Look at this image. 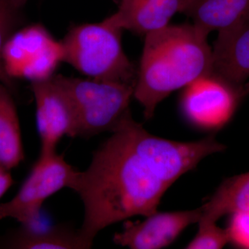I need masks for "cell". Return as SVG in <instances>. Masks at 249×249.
I'll return each instance as SVG.
<instances>
[{
    "label": "cell",
    "instance_id": "obj_1",
    "mask_svg": "<svg viewBox=\"0 0 249 249\" xmlns=\"http://www.w3.org/2000/svg\"><path fill=\"white\" fill-rule=\"evenodd\" d=\"M225 145L209 136L180 142L157 137L130 112L79 172L73 191L84 206L80 234L93 246L103 229L134 216L156 211L160 199L180 177Z\"/></svg>",
    "mask_w": 249,
    "mask_h": 249
},
{
    "label": "cell",
    "instance_id": "obj_2",
    "mask_svg": "<svg viewBox=\"0 0 249 249\" xmlns=\"http://www.w3.org/2000/svg\"><path fill=\"white\" fill-rule=\"evenodd\" d=\"M193 24L168 25L145 36L134 97L150 119L162 101L211 74L212 49Z\"/></svg>",
    "mask_w": 249,
    "mask_h": 249
},
{
    "label": "cell",
    "instance_id": "obj_3",
    "mask_svg": "<svg viewBox=\"0 0 249 249\" xmlns=\"http://www.w3.org/2000/svg\"><path fill=\"white\" fill-rule=\"evenodd\" d=\"M122 31L107 19L74 26L59 45L61 60L89 78L135 85L137 70L123 49Z\"/></svg>",
    "mask_w": 249,
    "mask_h": 249
},
{
    "label": "cell",
    "instance_id": "obj_4",
    "mask_svg": "<svg viewBox=\"0 0 249 249\" xmlns=\"http://www.w3.org/2000/svg\"><path fill=\"white\" fill-rule=\"evenodd\" d=\"M71 101L77 120V137L88 139L113 132L130 112L134 85L121 82L55 75Z\"/></svg>",
    "mask_w": 249,
    "mask_h": 249
},
{
    "label": "cell",
    "instance_id": "obj_5",
    "mask_svg": "<svg viewBox=\"0 0 249 249\" xmlns=\"http://www.w3.org/2000/svg\"><path fill=\"white\" fill-rule=\"evenodd\" d=\"M79 172L57 152L39 156L17 194L0 204V219L12 218L22 225H36L45 201L63 188L73 190Z\"/></svg>",
    "mask_w": 249,
    "mask_h": 249
},
{
    "label": "cell",
    "instance_id": "obj_6",
    "mask_svg": "<svg viewBox=\"0 0 249 249\" xmlns=\"http://www.w3.org/2000/svg\"><path fill=\"white\" fill-rule=\"evenodd\" d=\"M249 93V81L236 85L209 74L185 88L181 108L194 125L216 130L229 122Z\"/></svg>",
    "mask_w": 249,
    "mask_h": 249
},
{
    "label": "cell",
    "instance_id": "obj_7",
    "mask_svg": "<svg viewBox=\"0 0 249 249\" xmlns=\"http://www.w3.org/2000/svg\"><path fill=\"white\" fill-rule=\"evenodd\" d=\"M31 89L36 101L40 155L55 153L64 137H77L78 127L73 106L55 76L31 80Z\"/></svg>",
    "mask_w": 249,
    "mask_h": 249
},
{
    "label": "cell",
    "instance_id": "obj_8",
    "mask_svg": "<svg viewBox=\"0 0 249 249\" xmlns=\"http://www.w3.org/2000/svg\"><path fill=\"white\" fill-rule=\"evenodd\" d=\"M201 207L187 211L158 212L142 222H127L122 232L114 236V243L132 249H160L168 247L187 227L199 222Z\"/></svg>",
    "mask_w": 249,
    "mask_h": 249
},
{
    "label": "cell",
    "instance_id": "obj_9",
    "mask_svg": "<svg viewBox=\"0 0 249 249\" xmlns=\"http://www.w3.org/2000/svg\"><path fill=\"white\" fill-rule=\"evenodd\" d=\"M211 74L236 85L249 78V16L218 32Z\"/></svg>",
    "mask_w": 249,
    "mask_h": 249
},
{
    "label": "cell",
    "instance_id": "obj_10",
    "mask_svg": "<svg viewBox=\"0 0 249 249\" xmlns=\"http://www.w3.org/2000/svg\"><path fill=\"white\" fill-rule=\"evenodd\" d=\"M193 0H120L119 9L108 22L139 35L160 30L169 25L178 13L186 12Z\"/></svg>",
    "mask_w": 249,
    "mask_h": 249
},
{
    "label": "cell",
    "instance_id": "obj_11",
    "mask_svg": "<svg viewBox=\"0 0 249 249\" xmlns=\"http://www.w3.org/2000/svg\"><path fill=\"white\" fill-rule=\"evenodd\" d=\"M4 248L19 249H88L92 245L80 234L79 229L65 225L38 229L37 226L22 225L8 236Z\"/></svg>",
    "mask_w": 249,
    "mask_h": 249
},
{
    "label": "cell",
    "instance_id": "obj_12",
    "mask_svg": "<svg viewBox=\"0 0 249 249\" xmlns=\"http://www.w3.org/2000/svg\"><path fill=\"white\" fill-rule=\"evenodd\" d=\"M197 30L209 36L249 16V0H193L184 13Z\"/></svg>",
    "mask_w": 249,
    "mask_h": 249
},
{
    "label": "cell",
    "instance_id": "obj_13",
    "mask_svg": "<svg viewBox=\"0 0 249 249\" xmlns=\"http://www.w3.org/2000/svg\"><path fill=\"white\" fill-rule=\"evenodd\" d=\"M201 209L199 225L216 224L227 214L249 212V172L224 180Z\"/></svg>",
    "mask_w": 249,
    "mask_h": 249
},
{
    "label": "cell",
    "instance_id": "obj_14",
    "mask_svg": "<svg viewBox=\"0 0 249 249\" xmlns=\"http://www.w3.org/2000/svg\"><path fill=\"white\" fill-rule=\"evenodd\" d=\"M24 160L17 107L11 90L0 82V163L11 170Z\"/></svg>",
    "mask_w": 249,
    "mask_h": 249
},
{
    "label": "cell",
    "instance_id": "obj_15",
    "mask_svg": "<svg viewBox=\"0 0 249 249\" xmlns=\"http://www.w3.org/2000/svg\"><path fill=\"white\" fill-rule=\"evenodd\" d=\"M19 11L11 0H0V82L11 92L14 90V80L6 69L4 55L11 35L17 26Z\"/></svg>",
    "mask_w": 249,
    "mask_h": 249
},
{
    "label": "cell",
    "instance_id": "obj_16",
    "mask_svg": "<svg viewBox=\"0 0 249 249\" xmlns=\"http://www.w3.org/2000/svg\"><path fill=\"white\" fill-rule=\"evenodd\" d=\"M230 242L228 229L217 227L216 224L199 225L196 237L186 246L188 249H219Z\"/></svg>",
    "mask_w": 249,
    "mask_h": 249
},
{
    "label": "cell",
    "instance_id": "obj_17",
    "mask_svg": "<svg viewBox=\"0 0 249 249\" xmlns=\"http://www.w3.org/2000/svg\"><path fill=\"white\" fill-rule=\"evenodd\" d=\"M227 229L230 242L241 248L249 249V212L232 214Z\"/></svg>",
    "mask_w": 249,
    "mask_h": 249
},
{
    "label": "cell",
    "instance_id": "obj_18",
    "mask_svg": "<svg viewBox=\"0 0 249 249\" xmlns=\"http://www.w3.org/2000/svg\"><path fill=\"white\" fill-rule=\"evenodd\" d=\"M14 183L12 175L10 170L0 163V199Z\"/></svg>",
    "mask_w": 249,
    "mask_h": 249
},
{
    "label": "cell",
    "instance_id": "obj_19",
    "mask_svg": "<svg viewBox=\"0 0 249 249\" xmlns=\"http://www.w3.org/2000/svg\"><path fill=\"white\" fill-rule=\"evenodd\" d=\"M29 1V0H11L15 7L17 8L18 9H22Z\"/></svg>",
    "mask_w": 249,
    "mask_h": 249
}]
</instances>
